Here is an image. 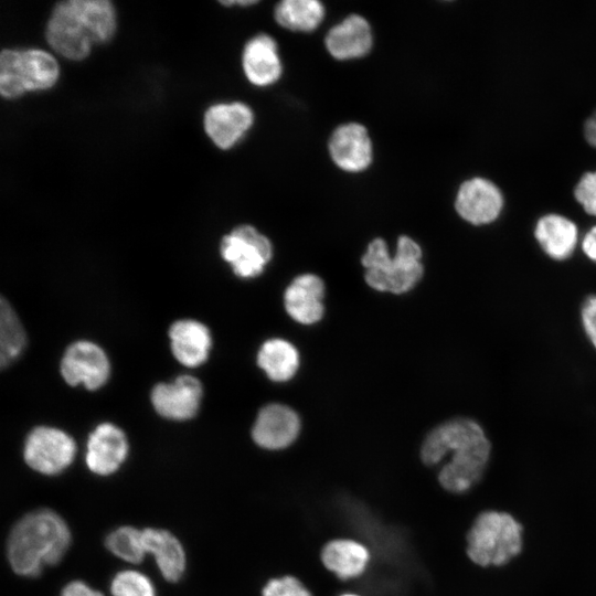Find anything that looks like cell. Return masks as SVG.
Instances as JSON below:
<instances>
[{
    "label": "cell",
    "instance_id": "obj_1",
    "mask_svg": "<svg viewBox=\"0 0 596 596\" xmlns=\"http://www.w3.org/2000/svg\"><path fill=\"white\" fill-rule=\"evenodd\" d=\"M491 454V443L479 423L458 417L436 426L424 439L421 458L436 466L450 459L438 473L440 486L454 493L469 490L482 477Z\"/></svg>",
    "mask_w": 596,
    "mask_h": 596
},
{
    "label": "cell",
    "instance_id": "obj_2",
    "mask_svg": "<svg viewBox=\"0 0 596 596\" xmlns=\"http://www.w3.org/2000/svg\"><path fill=\"white\" fill-rule=\"evenodd\" d=\"M72 542L71 530L54 510L36 509L12 526L7 541V557L12 571L36 577L46 566L58 564Z\"/></svg>",
    "mask_w": 596,
    "mask_h": 596
},
{
    "label": "cell",
    "instance_id": "obj_3",
    "mask_svg": "<svg viewBox=\"0 0 596 596\" xmlns=\"http://www.w3.org/2000/svg\"><path fill=\"white\" fill-rule=\"evenodd\" d=\"M116 31V12L107 0L57 2L45 29V39L60 55L73 61L88 56L95 44L108 42Z\"/></svg>",
    "mask_w": 596,
    "mask_h": 596
},
{
    "label": "cell",
    "instance_id": "obj_4",
    "mask_svg": "<svg viewBox=\"0 0 596 596\" xmlns=\"http://www.w3.org/2000/svg\"><path fill=\"white\" fill-rule=\"evenodd\" d=\"M422 255L421 246L406 235L398 237L394 257L390 255L384 240L374 238L361 259L365 281L379 291L404 294L423 276Z\"/></svg>",
    "mask_w": 596,
    "mask_h": 596
},
{
    "label": "cell",
    "instance_id": "obj_5",
    "mask_svg": "<svg viewBox=\"0 0 596 596\" xmlns=\"http://www.w3.org/2000/svg\"><path fill=\"white\" fill-rule=\"evenodd\" d=\"M521 550L522 525L505 512H481L467 534V555L483 567L504 565Z\"/></svg>",
    "mask_w": 596,
    "mask_h": 596
},
{
    "label": "cell",
    "instance_id": "obj_6",
    "mask_svg": "<svg viewBox=\"0 0 596 596\" xmlns=\"http://www.w3.org/2000/svg\"><path fill=\"white\" fill-rule=\"evenodd\" d=\"M58 64L39 49H4L0 53V93L15 98L26 92L52 87L58 78Z\"/></svg>",
    "mask_w": 596,
    "mask_h": 596
},
{
    "label": "cell",
    "instance_id": "obj_7",
    "mask_svg": "<svg viewBox=\"0 0 596 596\" xmlns=\"http://www.w3.org/2000/svg\"><path fill=\"white\" fill-rule=\"evenodd\" d=\"M76 444L62 429L50 426H38L28 435L23 459L34 471L55 476L64 471L74 460Z\"/></svg>",
    "mask_w": 596,
    "mask_h": 596
},
{
    "label": "cell",
    "instance_id": "obj_8",
    "mask_svg": "<svg viewBox=\"0 0 596 596\" xmlns=\"http://www.w3.org/2000/svg\"><path fill=\"white\" fill-rule=\"evenodd\" d=\"M220 252L236 276L253 278L264 272L273 256V246L254 226L243 224L222 238Z\"/></svg>",
    "mask_w": 596,
    "mask_h": 596
},
{
    "label": "cell",
    "instance_id": "obj_9",
    "mask_svg": "<svg viewBox=\"0 0 596 596\" xmlns=\"http://www.w3.org/2000/svg\"><path fill=\"white\" fill-rule=\"evenodd\" d=\"M110 365L104 350L91 341H77L65 351L61 362V374L68 385L83 384L87 390H97L108 380Z\"/></svg>",
    "mask_w": 596,
    "mask_h": 596
},
{
    "label": "cell",
    "instance_id": "obj_10",
    "mask_svg": "<svg viewBox=\"0 0 596 596\" xmlns=\"http://www.w3.org/2000/svg\"><path fill=\"white\" fill-rule=\"evenodd\" d=\"M202 395L203 387L196 377L181 375L172 383H158L151 391V403L160 416L187 421L198 413Z\"/></svg>",
    "mask_w": 596,
    "mask_h": 596
},
{
    "label": "cell",
    "instance_id": "obj_11",
    "mask_svg": "<svg viewBox=\"0 0 596 596\" xmlns=\"http://www.w3.org/2000/svg\"><path fill=\"white\" fill-rule=\"evenodd\" d=\"M128 450L125 433L111 423H102L88 436L85 462L93 473L106 477L120 468Z\"/></svg>",
    "mask_w": 596,
    "mask_h": 596
},
{
    "label": "cell",
    "instance_id": "obj_12",
    "mask_svg": "<svg viewBox=\"0 0 596 596\" xmlns=\"http://www.w3.org/2000/svg\"><path fill=\"white\" fill-rule=\"evenodd\" d=\"M254 114L241 102L210 106L203 118L204 130L213 143L223 150L232 148L248 131Z\"/></svg>",
    "mask_w": 596,
    "mask_h": 596
},
{
    "label": "cell",
    "instance_id": "obj_13",
    "mask_svg": "<svg viewBox=\"0 0 596 596\" xmlns=\"http://www.w3.org/2000/svg\"><path fill=\"white\" fill-rule=\"evenodd\" d=\"M332 161L348 172H361L372 162L373 148L368 129L359 123L338 126L328 142Z\"/></svg>",
    "mask_w": 596,
    "mask_h": 596
},
{
    "label": "cell",
    "instance_id": "obj_14",
    "mask_svg": "<svg viewBox=\"0 0 596 596\" xmlns=\"http://www.w3.org/2000/svg\"><path fill=\"white\" fill-rule=\"evenodd\" d=\"M503 199L498 187L483 178L465 181L457 193L455 207L457 213L473 225L494 221L502 209Z\"/></svg>",
    "mask_w": 596,
    "mask_h": 596
},
{
    "label": "cell",
    "instance_id": "obj_15",
    "mask_svg": "<svg viewBox=\"0 0 596 596\" xmlns=\"http://www.w3.org/2000/svg\"><path fill=\"white\" fill-rule=\"evenodd\" d=\"M300 432L297 413L283 404L264 406L252 428L256 445L269 450L283 449L291 445Z\"/></svg>",
    "mask_w": 596,
    "mask_h": 596
},
{
    "label": "cell",
    "instance_id": "obj_16",
    "mask_svg": "<svg viewBox=\"0 0 596 596\" xmlns=\"http://www.w3.org/2000/svg\"><path fill=\"white\" fill-rule=\"evenodd\" d=\"M324 44L331 56L339 61L360 58L373 44L370 23L359 14H350L327 33Z\"/></svg>",
    "mask_w": 596,
    "mask_h": 596
},
{
    "label": "cell",
    "instance_id": "obj_17",
    "mask_svg": "<svg viewBox=\"0 0 596 596\" xmlns=\"http://www.w3.org/2000/svg\"><path fill=\"white\" fill-rule=\"evenodd\" d=\"M242 65L246 78L255 86L265 87L279 79L283 65L277 43L268 34L253 36L244 46Z\"/></svg>",
    "mask_w": 596,
    "mask_h": 596
},
{
    "label": "cell",
    "instance_id": "obj_18",
    "mask_svg": "<svg viewBox=\"0 0 596 596\" xmlns=\"http://www.w3.org/2000/svg\"><path fill=\"white\" fill-rule=\"evenodd\" d=\"M324 284L313 274L296 277L285 290L284 304L288 315L299 323L312 324L323 315Z\"/></svg>",
    "mask_w": 596,
    "mask_h": 596
},
{
    "label": "cell",
    "instance_id": "obj_19",
    "mask_svg": "<svg viewBox=\"0 0 596 596\" xmlns=\"http://www.w3.org/2000/svg\"><path fill=\"white\" fill-rule=\"evenodd\" d=\"M171 351L188 368L204 363L209 356L212 338L205 324L193 319H181L169 329Z\"/></svg>",
    "mask_w": 596,
    "mask_h": 596
},
{
    "label": "cell",
    "instance_id": "obj_20",
    "mask_svg": "<svg viewBox=\"0 0 596 596\" xmlns=\"http://www.w3.org/2000/svg\"><path fill=\"white\" fill-rule=\"evenodd\" d=\"M142 541L167 582L177 583L187 567V555L180 540L170 531L159 528L142 529Z\"/></svg>",
    "mask_w": 596,
    "mask_h": 596
},
{
    "label": "cell",
    "instance_id": "obj_21",
    "mask_svg": "<svg viewBox=\"0 0 596 596\" xmlns=\"http://www.w3.org/2000/svg\"><path fill=\"white\" fill-rule=\"evenodd\" d=\"M534 236L547 256L555 260H564L576 247L578 231L575 223L567 217L547 214L538 221Z\"/></svg>",
    "mask_w": 596,
    "mask_h": 596
},
{
    "label": "cell",
    "instance_id": "obj_22",
    "mask_svg": "<svg viewBox=\"0 0 596 596\" xmlns=\"http://www.w3.org/2000/svg\"><path fill=\"white\" fill-rule=\"evenodd\" d=\"M369 560L368 549L349 539L332 540L321 551V561L326 568L341 579L361 575L368 566Z\"/></svg>",
    "mask_w": 596,
    "mask_h": 596
},
{
    "label": "cell",
    "instance_id": "obj_23",
    "mask_svg": "<svg viewBox=\"0 0 596 596\" xmlns=\"http://www.w3.org/2000/svg\"><path fill=\"white\" fill-rule=\"evenodd\" d=\"M257 364L272 381L285 382L297 372L299 353L290 342L284 339H269L258 351Z\"/></svg>",
    "mask_w": 596,
    "mask_h": 596
},
{
    "label": "cell",
    "instance_id": "obj_24",
    "mask_svg": "<svg viewBox=\"0 0 596 596\" xmlns=\"http://www.w3.org/2000/svg\"><path fill=\"white\" fill-rule=\"evenodd\" d=\"M324 7L317 0H284L274 10L276 22L288 30L310 32L324 18Z\"/></svg>",
    "mask_w": 596,
    "mask_h": 596
},
{
    "label": "cell",
    "instance_id": "obj_25",
    "mask_svg": "<svg viewBox=\"0 0 596 596\" xmlns=\"http://www.w3.org/2000/svg\"><path fill=\"white\" fill-rule=\"evenodd\" d=\"M26 343L25 331L11 305L0 301V365L1 369L13 362Z\"/></svg>",
    "mask_w": 596,
    "mask_h": 596
},
{
    "label": "cell",
    "instance_id": "obj_26",
    "mask_svg": "<svg viewBox=\"0 0 596 596\" xmlns=\"http://www.w3.org/2000/svg\"><path fill=\"white\" fill-rule=\"evenodd\" d=\"M105 546L113 555L129 564L141 563L147 554L142 530L132 525H121L108 533Z\"/></svg>",
    "mask_w": 596,
    "mask_h": 596
},
{
    "label": "cell",
    "instance_id": "obj_27",
    "mask_svg": "<svg viewBox=\"0 0 596 596\" xmlns=\"http://www.w3.org/2000/svg\"><path fill=\"white\" fill-rule=\"evenodd\" d=\"M111 596H156L151 579L136 570H124L115 574L110 582Z\"/></svg>",
    "mask_w": 596,
    "mask_h": 596
},
{
    "label": "cell",
    "instance_id": "obj_28",
    "mask_svg": "<svg viewBox=\"0 0 596 596\" xmlns=\"http://www.w3.org/2000/svg\"><path fill=\"white\" fill-rule=\"evenodd\" d=\"M262 596H311V594L299 579L286 575L268 581Z\"/></svg>",
    "mask_w": 596,
    "mask_h": 596
},
{
    "label": "cell",
    "instance_id": "obj_29",
    "mask_svg": "<svg viewBox=\"0 0 596 596\" xmlns=\"http://www.w3.org/2000/svg\"><path fill=\"white\" fill-rule=\"evenodd\" d=\"M575 198L588 214L596 216V172H587L581 178Z\"/></svg>",
    "mask_w": 596,
    "mask_h": 596
},
{
    "label": "cell",
    "instance_id": "obj_30",
    "mask_svg": "<svg viewBox=\"0 0 596 596\" xmlns=\"http://www.w3.org/2000/svg\"><path fill=\"white\" fill-rule=\"evenodd\" d=\"M584 332L596 349V295L587 297L581 309Z\"/></svg>",
    "mask_w": 596,
    "mask_h": 596
},
{
    "label": "cell",
    "instance_id": "obj_31",
    "mask_svg": "<svg viewBox=\"0 0 596 596\" xmlns=\"http://www.w3.org/2000/svg\"><path fill=\"white\" fill-rule=\"evenodd\" d=\"M61 596H105L100 590H97L85 582L76 579L67 583L62 592Z\"/></svg>",
    "mask_w": 596,
    "mask_h": 596
},
{
    "label": "cell",
    "instance_id": "obj_32",
    "mask_svg": "<svg viewBox=\"0 0 596 596\" xmlns=\"http://www.w3.org/2000/svg\"><path fill=\"white\" fill-rule=\"evenodd\" d=\"M584 254L596 263V225L593 226L584 236L582 242Z\"/></svg>",
    "mask_w": 596,
    "mask_h": 596
},
{
    "label": "cell",
    "instance_id": "obj_33",
    "mask_svg": "<svg viewBox=\"0 0 596 596\" xmlns=\"http://www.w3.org/2000/svg\"><path fill=\"white\" fill-rule=\"evenodd\" d=\"M585 137L592 146L596 147V111L585 123Z\"/></svg>",
    "mask_w": 596,
    "mask_h": 596
},
{
    "label": "cell",
    "instance_id": "obj_34",
    "mask_svg": "<svg viewBox=\"0 0 596 596\" xmlns=\"http://www.w3.org/2000/svg\"><path fill=\"white\" fill-rule=\"evenodd\" d=\"M220 3L224 4V6H234V4H237V6H252V4H255L256 1L254 0H238V1H220Z\"/></svg>",
    "mask_w": 596,
    "mask_h": 596
},
{
    "label": "cell",
    "instance_id": "obj_35",
    "mask_svg": "<svg viewBox=\"0 0 596 596\" xmlns=\"http://www.w3.org/2000/svg\"><path fill=\"white\" fill-rule=\"evenodd\" d=\"M340 596H360V595L347 593V594H342V595H340Z\"/></svg>",
    "mask_w": 596,
    "mask_h": 596
}]
</instances>
